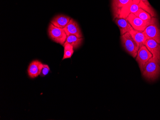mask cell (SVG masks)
Masks as SVG:
<instances>
[{"instance_id": "6da1fadb", "label": "cell", "mask_w": 160, "mask_h": 120, "mask_svg": "<svg viewBox=\"0 0 160 120\" xmlns=\"http://www.w3.org/2000/svg\"><path fill=\"white\" fill-rule=\"evenodd\" d=\"M133 3L132 0H112V9L114 19L127 18Z\"/></svg>"}, {"instance_id": "7a4b0ae2", "label": "cell", "mask_w": 160, "mask_h": 120, "mask_svg": "<svg viewBox=\"0 0 160 120\" xmlns=\"http://www.w3.org/2000/svg\"><path fill=\"white\" fill-rule=\"evenodd\" d=\"M142 73L148 80L156 79L160 75V62L152 57L146 63Z\"/></svg>"}, {"instance_id": "3957f363", "label": "cell", "mask_w": 160, "mask_h": 120, "mask_svg": "<svg viewBox=\"0 0 160 120\" xmlns=\"http://www.w3.org/2000/svg\"><path fill=\"white\" fill-rule=\"evenodd\" d=\"M120 39L122 46L125 50L133 58H136L139 47L130 33H127L122 35Z\"/></svg>"}, {"instance_id": "277c9868", "label": "cell", "mask_w": 160, "mask_h": 120, "mask_svg": "<svg viewBox=\"0 0 160 120\" xmlns=\"http://www.w3.org/2000/svg\"><path fill=\"white\" fill-rule=\"evenodd\" d=\"M48 31V36L52 40L61 45L64 44L67 39V35L63 28L57 27L50 23Z\"/></svg>"}, {"instance_id": "5b68a950", "label": "cell", "mask_w": 160, "mask_h": 120, "mask_svg": "<svg viewBox=\"0 0 160 120\" xmlns=\"http://www.w3.org/2000/svg\"><path fill=\"white\" fill-rule=\"evenodd\" d=\"M127 19L134 29L140 31H144L149 25L157 22L156 18L153 17L151 21H144L137 17L133 13H130Z\"/></svg>"}, {"instance_id": "8992f818", "label": "cell", "mask_w": 160, "mask_h": 120, "mask_svg": "<svg viewBox=\"0 0 160 120\" xmlns=\"http://www.w3.org/2000/svg\"><path fill=\"white\" fill-rule=\"evenodd\" d=\"M152 57V55L144 45H142L139 47L137 55L136 58V61L139 64L141 72H142L145 65Z\"/></svg>"}, {"instance_id": "52a82bcc", "label": "cell", "mask_w": 160, "mask_h": 120, "mask_svg": "<svg viewBox=\"0 0 160 120\" xmlns=\"http://www.w3.org/2000/svg\"><path fill=\"white\" fill-rule=\"evenodd\" d=\"M148 39H152L160 44V29L158 23L149 25L144 31Z\"/></svg>"}, {"instance_id": "ba28073f", "label": "cell", "mask_w": 160, "mask_h": 120, "mask_svg": "<svg viewBox=\"0 0 160 120\" xmlns=\"http://www.w3.org/2000/svg\"><path fill=\"white\" fill-rule=\"evenodd\" d=\"M63 29L65 32H66L67 36L70 35H74L79 38H83V36L79 25L73 19H71L68 25Z\"/></svg>"}, {"instance_id": "9c48e42d", "label": "cell", "mask_w": 160, "mask_h": 120, "mask_svg": "<svg viewBox=\"0 0 160 120\" xmlns=\"http://www.w3.org/2000/svg\"><path fill=\"white\" fill-rule=\"evenodd\" d=\"M144 45L152 55V58L160 62V44L152 39H148L145 42Z\"/></svg>"}, {"instance_id": "30bf717a", "label": "cell", "mask_w": 160, "mask_h": 120, "mask_svg": "<svg viewBox=\"0 0 160 120\" xmlns=\"http://www.w3.org/2000/svg\"><path fill=\"white\" fill-rule=\"evenodd\" d=\"M43 64L38 60L33 61L29 65L28 72L31 78H35L40 75Z\"/></svg>"}, {"instance_id": "8fae6325", "label": "cell", "mask_w": 160, "mask_h": 120, "mask_svg": "<svg viewBox=\"0 0 160 120\" xmlns=\"http://www.w3.org/2000/svg\"><path fill=\"white\" fill-rule=\"evenodd\" d=\"M115 22L116 25L119 27L121 36L126 33H129L133 29L127 19H115Z\"/></svg>"}, {"instance_id": "7c38bea8", "label": "cell", "mask_w": 160, "mask_h": 120, "mask_svg": "<svg viewBox=\"0 0 160 120\" xmlns=\"http://www.w3.org/2000/svg\"><path fill=\"white\" fill-rule=\"evenodd\" d=\"M71 18L68 16L59 15L55 17L51 21V23L57 27L64 28L70 22Z\"/></svg>"}, {"instance_id": "4fadbf2b", "label": "cell", "mask_w": 160, "mask_h": 120, "mask_svg": "<svg viewBox=\"0 0 160 120\" xmlns=\"http://www.w3.org/2000/svg\"><path fill=\"white\" fill-rule=\"evenodd\" d=\"M129 33L139 47L142 45H144L145 42L148 39L144 31H138L133 29Z\"/></svg>"}, {"instance_id": "5bb4252c", "label": "cell", "mask_w": 160, "mask_h": 120, "mask_svg": "<svg viewBox=\"0 0 160 120\" xmlns=\"http://www.w3.org/2000/svg\"><path fill=\"white\" fill-rule=\"evenodd\" d=\"M83 40V38H79L74 35H70L67 36L66 42L72 45L74 49H76L82 45Z\"/></svg>"}, {"instance_id": "9a60e30c", "label": "cell", "mask_w": 160, "mask_h": 120, "mask_svg": "<svg viewBox=\"0 0 160 120\" xmlns=\"http://www.w3.org/2000/svg\"><path fill=\"white\" fill-rule=\"evenodd\" d=\"M63 46H64V55L62 60L70 59L74 53V48L73 46L66 42Z\"/></svg>"}, {"instance_id": "2e32d148", "label": "cell", "mask_w": 160, "mask_h": 120, "mask_svg": "<svg viewBox=\"0 0 160 120\" xmlns=\"http://www.w3.org/2000/svg\"><path fill=\"white\" fill-rule=\"evenodd\" d=\"M134 15L144 21H151L153 18L149 12L142 8L139 9Z\"/></svg>"}, {"instance_id": "e0dca14e", "label": "cell", "mask_w": 160, "mask_h": 120, "mask_svg": "<svg viewBox=\"0 0 160 120\" xmlns=\"http://www.w3.org/2000/svg\"><path fill=\"white\" fill-rule=\"evenodd\" d=\"M49 71H50V68H49V66L46 64H43V68H42L40 75L41 77H45L48 74Z\"/></svg>"}, {"instance_id": "ac0fdd59", "label": "cell", "mask_w": 160, "mask_h": 120, "mask_svg": "<svg viewBox=\"0 0 160 120\" xmlns=\"http://www.w3.org/2000/svg\"><path fill=\"white\" fill-rule=\"evenodd\" d=\"M140 8V6H139V4H135V3H133L132 6H131V7H130V13H133V14H135Z\"/></svg>"}, {"instance_id": "d6986e66", "label": "cell", "mask_w": 160, "mask_h": 120, "mask_svg": "<svg viewBox=\"0 0 160 120\" xmlns=\"http://www.w3.org/2000/svg\"><path fill=\"white\" fill-rule=\"evenodd\" d=\"M143 2L144 4H146V5H148L149 6H151V4H150V2L148 1V0H141Z\"/></svg>"}, {"instance_id": "ffe728a7", "label": "cell", "mask_w": 160, "mask_h": 120, "mask_svg": "<svg viewBox=\"0 0 160 120\" xmlns=\"http://www.w3.org/2000/svg\"><path fill=\"white\" fill-rule=\"evenodd\" d=\"M133 3L135 4H138L140 2L141 0H132Z\"/></svg>"}]
</instances>
